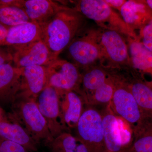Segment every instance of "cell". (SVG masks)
<instances>
[{"label": "cell", "instance_id": "cell-1", "mask_svg": "<svg viewBox=\"0 0 152 152\" xmlns=\"http://www.w3.org/2000/svg\"><path fill=\"white\" fill-rule=\"evenodd\" d=\"M82 23L78 12L67 8L42 25V39L55 59L70 45Z\"/></svg>", "mask_w": 152, "mask_h": 152}, {"label": "cell", "instance_id": "cell-2", "mask_svg": "<svg viewBox=\"0 0 152 152\" xmlns=\"http://www.w3.org/2000/svg\"><path fill=\"white\" fill-rule=\"evenodd\" d=\"M11 105L9 118L21 125L39 145L44 143L46 145L51 141L53 138L35 99L18 94Z\"/></svg>", "mask_w": 152, "mask_h": 152}, {"label": "cell", "instance_id": "cell-3", "mask_svg": "<svg viewBox=\"0 0 152 152\" xmlns=\"http://www.w3.org/2000/svg\"><path fill=\"white\" fill-rule=\"evenodd\" d=\"M75 10L103 27L123 33L129 36L131 39H139L134 31L128 26L122 18L104 1L82 0L79 2Z\"/></svg>", "mask_w": 152, "mask_h": 152}, {"label": "cell", "instance_id": "cell-4", "mask_svg": "<svg viewBox=\"0 0 152 152\" xmlns=\"http://www.w3.org/2000/svg\"><path fill=\"white\" fill-rule=\"evenodd\" d=\"M75 134L89 152H105L102 114L87 106L76 128Z\"/></svg>", "mask_w": 152, "mask_h": 152}, {"label": "cell", "instance_id": "cell-5", "mask_svg": "<svg viewBox=\"0 0 152 152\" xmlns=\"http://www.w3.org/2000/svg\"><path fill=\"white\" fill-rule=\"evenodd\" d=\"M110 105L115 114L127 123L133 133L140 128L148 118L140 108L129 87L115 85Z\"/></svg>", "mask_w": 152, "mask_h": 152}, {"label": "cell", "instance_id": "cell-6", "mask_svg": "<svg viewBox=\"0 0 152 152\" xmlns=\"http://www.w3.org/2000/svg\"><path fill=\"white\" fill-rule=\"evenodd\" d=\"M46 69L47 86L53 87L59 93L79 90L82 75L75 64L58 58Z\"/></svg>", "mask_w": 152, "mask_h": 152}, {"label": "cell", "instance_id": "cell-7", "mask_svg": "<svg viewBox=\"0 0 152 152\" xmlns=\"http://www.w3.org/2000/svg\"><path fill=\"white\" fill-rule=\"evenodd\" d=\"M36 101L53 138L65 132L62 124L58 91L53 87L47 86L38 95Z\"/></svg>", "mask_w": 152, "mask_h": 152}, {"label": "cell", "instance_id": "cell-8", "mask_svg": "<svg viewBox=\"0 0 152 152\" xmlns=\"http://www.w3.org/2000/svg\"><path fill=\"white\" fill-rule=\"evenodd\" d=\"M12 48L14 65L20 69L32 66L47 67L56 60L42 39L25 45Z\"/></svg>", "mask_w": 152, "mask_h": 152}, {"label": "cell", "instance_id": "cell-9", "mask_svg": "<svg viewBox=\"0 0 152 152\" xmlns=\"http://www.w3.org/2000/svg\"><path fill=\"white\" fill-rule=\"evenodd\" d=\"M59 93V92H58ZM62 124L65 132L75 129L84 110V100L78 91L59 93Z\"/></svg>", "mask_w": 152, "mask_h": 152}, {"label": "cell", "instance_id": "cell-10", "mask_svg": "<svg viewBox=\"0 0 152 152\" xmlns=\"http://www.w3.org/2000/svg\"><path fill=\"white\" fill-rule=\"evenodd\" d=\"M70 56L78 65L86 66L103 56L100 44L91 36H84L74 40L69 45Z\"/></svg>", "mask_w": 152, "mask_h": 152}, {"label": "cell", "instance_id": "cell-11", "mask_svg": "<svg viewBox=\"0 0 152 152\" xmlns=\"http://www.w3.org/2000/svg\"><path fill=\"white\" fill-rule=\"evenodd\" d=\"M22 69L11 63L0 65V102L12 103L20 91Z\"/></svg>", "mask_w": 152, "mask_h": 152}, {"label": "cell", "instance_id": "cell-12", "mask_svg": "<svg viewBox=\"0 0 152 152\" xmlns=\"http://www.w3.org/2000/svg\"><path fill=\"white\" fill-rule=\"evenodd\" d=\"M21 69V86L18 94L36 99L48 84L46 67L32 66Z\"/></svg>", "mask_w": 152, "mask_h": 152}, {"label": "cell", "instance_id": "cell-13", "mask_svg": "<svg viewBox=\"0 0 152 152\" xmlns=\"http://www.w3.org/2000/svg\"><path fill=\"white\" fill-rule=\"evenodd\" d=\"M103 56L112 62L122 64L129 59L128 48L120 33L108 30L102 33L100 43Z\"/></svg>", "mask_w": 152, "mask_h": 152}, {"label": "cell", "instance_id": "cell-14", "mask_svg": "<svg viewBox=\"0 0 152 152\" xmlns=\"http://www.w3.org/2000/svg\"><path fill=\"white\" fill-rule=\"evenodd\" d=\"M22 8L31 21L42 26L67 7L50 0H23Z\"/></svg>", "mask_w": 152, "mask_h": 152}, {"label": "cell", "instance_id": "cell-15", "mask_svg": "<svg viewBox=\"0 0 152 152\" xmlns=\"http://www.w3.org/2000/svg\"><path fill=\"white\" fill-rule=\"evenodd\" d=\"M0 137L23 146L30 152L37 151L39 145L21 125L10 118L7 119L3 114L0 118Z\"/></svg>", "mask_w": 152, "mask_h": 152}, {"label": "cell", "instance_id": "cell-16", "mask_svg": "<svg viewBox=\"0 0 152 152\" xmlns=\"http://www.w3.org/2000/svg\"><path fill=\"white\" fill-rule=\"evenodd\" d=\"M120 12L123 20L134 31L141 29L152 20V11L144 1H126Z\"/></svg>", "mask_w": 152, "mask_h": 152}, {"label": "cell", "instance_id": "cell-17", "mask_svg": "<svg viewBox=\"0 0 152 152\" xmlns=\"http://www.w3.org/2000/svg\"><path fill=\"white\" fill-rule=\"evenodd\" d=\"M102 114L105 152H121L124 149L118 118L110 104Z\"/></svg>", "mask_w": 152, "mask_h": 152}, {"label": "cell", "instance_id": "cell-18", "mask_svg": "<svg viewBox=\"0 0 152 152\" xmlns=\"http://www.w3.org/2000/svg\"><path fill=\"white\" fill-rule=\"evenodd\" d=\"M42 26L29 22L9 28L4 46H21L42 39Z\"/></svg>", "mask_w": 152, "mask_h": 152}, {"label": "cell", "instance_id": "cell-19", "mask_svg": "<svg viewBox=\"0 0 152 152\" xmlns=\"http://www.w3.org/2000/svg\"><path fill=\"white\" fill-rule=\"evenodd\" d=\"M130 39L129 51L133 67L152 76V51L147 49L139 39Z\"/></svg>", "mask_w": 152, "mask_h": 152}, {"label": "cell", "instance_id": "cell-20", "mask_svg": "<svg viewBox=\"0 0 152 152\" xmlns=\"http://www.w3.org/2000/svg\"><path fill=\"white\" fill-rule=\"evenodd\" d=\"M129 146L121 152H152V120L148 118L140 127L133 132Z\"/></svg>", "mask_w": 152, "mask_h": 152}, {"label": "cell", "instance_id": "cell-21", "mask_svg": "<svg viewBox=\"0 0 152 152\" xmlns=\"http://www.w3.org/2000/svg\"><path fill=\"white\" fill-rule=\"evenodd\" d=\"M46 145L50 152H89L80 140L68 132L62 133Z\"/></svg>", "mask_w": 152, "mask_h": 152}, {"label": "cell", "instance_id": "cell-22", "mask_svg": "<svg viewBox=\"0 0 152 152\" xmlns=\"http://www.w3.org/2000/svg\"><path fill=\"white\" fill-rule=\"evenodd\" d=\"M129 88L142 111L152 120V84L136 82Z\"/></svg>", "mask_w": 152, "mask_h": 152}, {"label": "cell", "instance_id": "cell-23", "mask_svg": "<svg viewBox=\"0 0 152 152\" xmlns=\"http://www.w3.org/2000/svg\"><path fill=\"white\" fill-rule=\"evenodd\" d=\"M108 78L104 71L99 68H94L87 71L81 76V84L83 91H79L85 100Z\"/></svg>", "mask_w": 152, "mask_h": 152}, {"label": "cell", "instance_id": "cell-24", "mask_svg": "<svg viewBox=\"0 0 152 152\" xmlns=\"http://www.w3.org/2000/svg\"><path fill=\"white\" fill-rule=\"evenodd\" d=\"M31 22L24 10L16 6L0 4V23L10 28Z\"/></svg>", "mask_w": 152, "mask_h": 152}, {"label": "cell", "instance_id": "cell-25", "mask_svg": "<svg viewBox=\"0 0 152 152\" xmlns=\"http://www.w3.org/2000/svg\"><path fill=\"white\" fill-rule=\"evenodd\" d=\"M110 79L90 95L85 100L87 106L107 104L111 102L115 91V85Z\"/></svg>", "mask_w": 152, "mask_h": 152}, {"label": "cell", "instance_id": "cell-26", "mask_svg": "<svg viewBox=\"0 0 152 152\" xmlns=\"http://www.w3.org/2000/svg\"><path fill=\"white\" fill-rule=\"evenodd\" d=\"M0 152H30L25 147L0 137Z\"/></svg>", "mask_w": 152, "mask_h": 152}, {"label": "cell", "instance_id": "cell-27", "mask_svg": "<svg viewBox=\"0 0 152 152\" xmlns=\"http://www.w3.org/2000/svg\"><path fill=\"white\" fill-rule=\"evenodd\" d=\"M142 43L152 51V20L140 30Z\"/></svg>", "mask_w": 152, "mask_h": 152}, {"label": "cell", "instance_id": "cell-28", "mask_svg": "<svg viewBox=\"0 0 152 152\" xmlns=\"http://www.w3.org/2000/svg\"><path fill=\"white\" fill-rule=\"evenodd\" d=\"M0 46V65L12 63L13 61L12 53L2 48Z\"/></svg>", "mask_w": 152, "mask_h": 152}, {"label": "cell", "instance_id": "cell-29", "mask_svg": "<svg viewBox=\"0 0 152 152\" xmlns=\"http://www.w3.org/2000/svg\"><path fill=\"white\" fill-rule=\"evenodd\" d=\"M9 28L0 23V46H4Z\"/></svg>", "mask_w": 152, "mask_h": 152}, {"label": "cell", "instance_id": "cell-30", "mask_svg": "<svg viewBox=\"0 0 152 152\" xmlns=\"http://www.w3.org/2000/svg\"><path fill=\"white\" fill-rule=\"evenodd\" d=\"M104 1L111 7H113L114 8L118 9L120 11L126 1H124V0H104Z\"/></svg>", "mask_w": 152, "mask_h": 152}, {"label": "cell", "instance_id": "cell-31", "mask_svg": "<svg viewBox=\"0 0 152 152\" xmlns=\"http://www.w3.org/2000/svg\"><path fill=\"white\" fill-rule=\"evenodd\" d=\"M144 1L152 11V0H147Z\"/></svg>", "mask_w": 152, "mask_h": 152}, {"label": "cell", "instance_id": "cell-32", "mask_svg": "<svg viewBox=\"0 0 152 152\" xmlns=\"http://www.w3.org/2000/svg\"><path fill=\"white\" fill-rule=\"evenodd\" d=\"M2 113L1 111L0 110V118L1 116L2 115Z\"/></svg>", "mask_w": 152, "mask_h": 152}]
</instances>
